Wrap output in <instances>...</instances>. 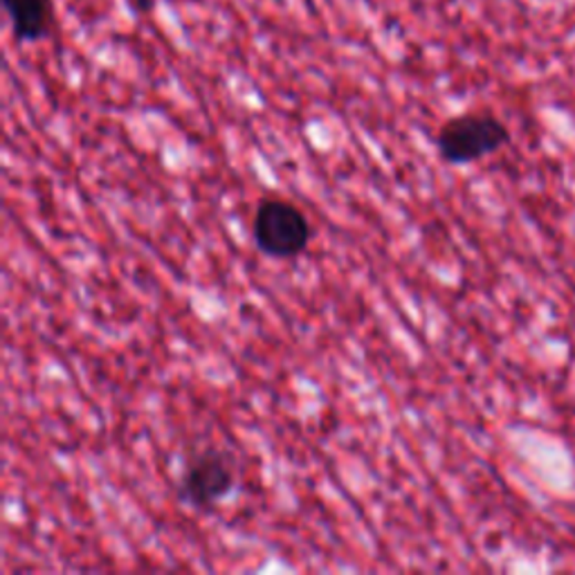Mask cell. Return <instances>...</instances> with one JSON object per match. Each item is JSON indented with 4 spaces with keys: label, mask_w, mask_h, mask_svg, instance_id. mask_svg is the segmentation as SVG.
<instances>
[{
    "label": "cell",
    "mask_w": 575,
    "mask_h": 575,
    "mask_svg": "<svg viewBox=\"0 0 575 575\" xmlns=\"http://www.w3.org/2000/svg\"><path fill=\"white\" fill-rule=\"evenodd\" d=\"M511 142V128L494 113L470 111L450 117L439 135L437 149L448 165H470L499 154Z\"/></svg>",
    "instance_id": "1"
},
{
    "label": "cell",
    "mask_w": 575,
    "mask_h": 575,
    "mask_svg": "<svg viewBox=\"0 0 575 575\" xmlns=\"http://www.w3.org/2000/svg\"><path fill=\"white\" fill-rule=\"evenodd\" d=\"M252 239L257 248L272 259H295L311 245L313 226L309 216L291 200L268 196L254 211Z\"/></svg>",
    "instance_id": "2"
},
{
    "label": "cell",
    "mask_w": 575,
    "mask_h": 575,
    "mask_svg": "<svg viewBox=\"0 0 575 575\" xmlns=\"http://www.w3.org/2000/svg\"><path fill=\"white\" fill-rule=\"evenodd\" d=\"M234 490V466L219 450L191 457L178 483V496L196 511H209Z\"/></svg>",
    "instance_id": "3"
},
{
    "label": "cell",
    "mask_w": 575,
    "mask_h": 575,
    "mask_svg": "<svg viewBox=\"0 0 575 575\" xmlns=\"http://www.w3.org/2000/svg\"><path fill=\"white\" fill-rule=\"evenodd\" d=\"M3 10L17 43H39L54 32V0H3Z\"/></svg>",
    "instance_id": "4"
},
{
    "label": "cell",
    "mask_w": 575,
    "mask_h": 575,
    "mask_svg": "<svg viewBox=\"0 0 575 575\" xmlns=\"http://www.w3.org/2000/svg\"><path fill=\"white\" fill-rule=\"evenodd\" d=\"M124 3L135 17H151L156 10V0H124Z\"/></svg>",
    "instance_id": "5"
}]
</instances>
